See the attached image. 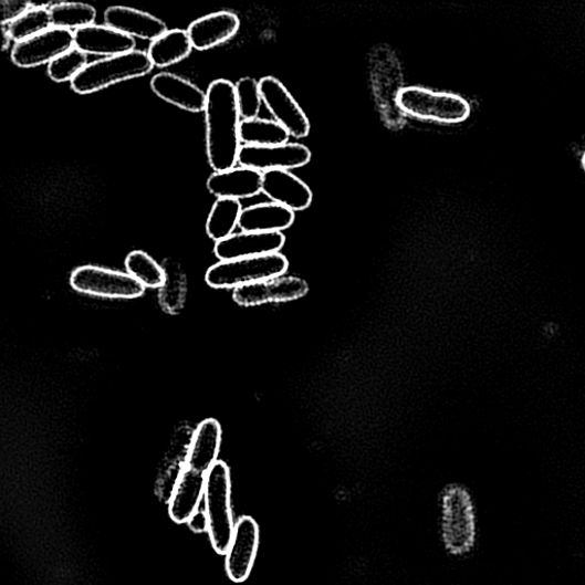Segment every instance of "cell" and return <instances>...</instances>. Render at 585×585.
<instances>
[{"label":"cell","instance_id":"6da1fadb","mask_svg":"<svg viewBox=\"0 0 585 585\" xmlns=\"http://www.w3.org/2000/svg\"><path fill=\"white\" fill-rule=\"evenodd\" d=\"M206 103V149L216 171H224L238 163L240 148V114L236 87L227 80L215 81Z\"/></svg>","mask_w":585,"mask_h":585},{"label":"cell","instance_id":"7a4b0ae2","mask_svg":"<svg viewBox=\"0 0 585 585\" xmlns=\"http://www.w3.org/2000/svg\"><path fill=\"white\" fill-rule=\"evenodd\" d=\"M439 534L451 557L462 558L472 552L477 541L476 508L464 488L451 487L441 494Z\"/></svg>","mask_w":585,"mask_h":585},{"label":"cell","instance_id":"3957f363","mask_svg":"<svg viewBox=\"0 0 585 585\" xmlns=\"http://www.w3.org/2000/svg\"><path fill=\"white\" fill-rule=\"evenodd\" d=\"M205 478L203 512L208 520V533L215 552L226 555L236 525L231 505L230 469L223 461H218Z\"/></svg>","mask_w":585,"mask_h":585},{"label":"cell","instance_id":"277c9868","mask_svg":"<svg viewBox=\"0 0 585 585\" xmlns=\"http://www.w3.org/2000/svg\"><path fill=\"white\" fill-rule=\"evenodd\" d=\"M397 105L410 117L439 124H460L471 114L470 105L462 96L419 86L401 88Z\"/></svg>","mask_w":585,"mask_h":585},{"label":"cell","instance_id":"5b68a950","mask_svg":"<svg viewBox=\"0 0 585 585\" xmlns=\"http://www.w3.org/2000/svg\"><path fill=\"white\" fill-rule=\"evenodd\" d=\"M148 53L133 51L126 54L94 61L72 82L77 94H92L115 84L140 79L154 69Z\"/></svg>","mask_w":585,"mask_h":585},{"label":"cell","instance_id":"8992f818","mask_svg":"<svg viewBox=\"0 0 585 585\" xmlns=\"http://www.w3.org/2000/svg\"><path fill=\"white\" fill-rule=\"evenodd\" d=\"M290 263L282 253L220 261L206 272L205 281L213 289H238L284 276Z\"/></svg>","mask_w":585,"mask_h":585},{"label":"cell","instance_id":"52a82bcc","mask_svg":"<svg viewBox=\"0 0 585 585\" xmlns=\"http://www.w3.org/2000/svg\"><path fill=\"white\" fill-rule=\"evenodd\" d=\"M72 288L87 295L106 299H136L146 288L130 274L95 265L80 267L72 273Z\"/></svg>","mask_w":585,"mask_h":585},{"label":"cell","instance_id":"ba28073f","mask_svg":"<svg viewBox=\"0 0 585 585\" xmlns=\"http://www.w3.org/2000/svg\"><path fill=\"white\" fill-rule=\"evenodd\" d=\"M260 546V527L251 515H243L234 525L226 553V572L233 583H244L251 575Z\"/></svg>","mask_w":585,"mask_h":585},{"label":"cell","instance_id":"9c48e42d","mask_svg":"<svg viewBox=\"0 0 585 585\" xmlns=\"http://www.w3.org/2000/svg\"><path fill=\"white\" fill-rule=\"evenodd\" d=\"M262 101L273 116L295 139H304L312 125L296 100L278 79L268 76L259 82Z\"/></svg>","mask_w":585,"mask_h":585},{"label":"cell","instance_id":"30bf717a","mask_svg":"<svg viewBox=\"0 0 585 585\" xmlns=\"http://www.w3.org/2000/svg\"><path fill=\"white\" fill-rule=\"evenodd\" d=\"M75 46V34L72 30L51 28L21 43L12 51V61L20 67H34L52 63L59 56L72 51Z\"/></svg>","mask_w":585,"mask_h":585},{"label":"cell","instance_id":"8fae6325","mask_svg":"<svg viewBox=\"0 0 585 585\" xmlns=\"http://www.w3.org/2000/svg\"><path fill=\"white\" fill-rule=\"evenodd\" d=\"M312 152L304 145L285 144L272 147L242 146L239 152L240 166L267 171L271 169H295L312 160Z\"/></svg>","mask_w":585,"mask_h":585},{"label":"cell","instance_id":"7c38bea8","mask_svg":"<svg viewBox=\"0 0 585 585\" xmlns=\"http://www.w3.org/2000/svg\"><path fill=\"white\" fill-rule=\"evenodd\" d=\"M286 243L283 232H240L218 242L215 253L220 261H231L280 253Z\"/></svg>","mask_w":585,"mask_h":585},{"label":"cell","instance_id":"4fadbf2b","mask_svg":"<svg viewBox=\"0 0 585 585\" xmlns=\"http://www.w3.org/2000/svg\"><path fill=\"white\" fill-rule=\"evenodd\" d=\"M309 285L299 278H279L251 285L238 288L233 291V300L242 306H257L267 303H285L305 296Z\"/></svg>","mask_w":585,"mask_h":585},{"label":"cell","instance_id":"5bb4252c","mask_svg":"<svg viewBox=\"0 0 585 585\" xmlns=\"http://www.w3.org/2000/svg\"><path fill=\"white\" fill-rule=\"evenodd\" d=\"M262 192L294 213L306 210L314 199L312 189L285 169L263 171Z\"/></svg>","mask_w":585,"mask_h":585},{"label":"cell","instance_id":"9a60e30c","mask_svg":"<svg viewBox=\"0 0 585 585\" xmlns=\"http://www.w3.org/2000/svg\"><path fill=\"white\" fill-rule=\"evenodd\" d=\"M205 480V474L184 467L168 502L171 521L179 525L190 522L203 499Z\"/></svg>","mask_w":585,"mask_h":585},{"label":"cell","instance_id":"2e32d148","mask_svg":"<svg viewBox=\"0 0 585 585\" xmlns=\"http://www.w3.org/2000/svg\"><path fill=\"white\" fill-rule=\"evenodd\" d=\"M75 46L85 54L117 56L134 51V39L108 27L92 24L74 32Z\"/></svg>","mask_w":585,"mask_h":585},{"label":"cell","instance_id":"e0dca14e","mask_svg":"<svg viewBox=\"0 0 585 585\" xmlns=\"http://www.w3.org/2000/svg\"><path fill=\"white\" fill-rule=\"evenodd\" d=\"M154 93L182 111L205 112L208 94L187 80L170 73H160L152 80Z\"/></svg>","mask_w":585,"mask_h":585},{"label":"cell","instance_id":"ac0fdd59","mask_svg":"<svg viewBox=\"0 0 585 585\" xmlns=\"http://www.w3.org/2000/svg\"><path fill=\"white\" fill-rule=\"evenodd\" d=\"M239 27L240 21L234 13L222 11L192 22L188 34L194 49L206 51L230 41Z\"/></svg>","mask_w":585,"mask_h":585},{"label":"cell","instance_id":"d6986e66","mask_svg":"<svg viewBox=\"0 0 585 585\" xmlns=\"http://www.w3.org/2000/svg\"><path fill=\"white\" fill-rule=\"evenodd\" d=\"M263 174L249 167H233L216 171L208 181V189L218 198L244 199L262 192Z\"/></svg>","mask_w":585,"mask_h":585},{"label":"cell","instance_id":"ffe728a7","mask_svg":"<svg viewBox=\"0 0 585 585\" xmlns=\"http://www.w3.org/2000/svg\"><path fill=\"white\" fill-rule=\"evenodd\" d=\"M222 429L215 419L203 420L192 435L186 467L206 474L219 461Z\"/></svg>","mask_w":585,"mask_h":585},{"label":"cell","instance_id":"44dd1931","mask_svg":"<svg viewBox=\"0 0 585 585\" xmlns=\"http://www.w3.org/2000/svg\"><path fill=\"white\" fill-rule=\"evenodd\" d=\"M106 24L132 39L156 41L167 32L158 18L130 8L112 7L105 13Z\"/></svg>","mask_w":585,"mask_h":585},{"label":"cell","instance_id":"7402d4cb","mask_svg":"<svg viewBox=\"0 0 585 585\" xmlns=\"http://www.w3.org/2000/svg\"><path fill=\"white\" fill-rule=\"evenodd\" d=\"M295 213L276 202L250 206L240 216L239 228L247 232H282L292 227Z\"/></svg>","mask_w":585,"mask_h":585},{"label":"cell","instance_id":"603a6c76","mask_svg":"<svg viewBox=\"0 0 585 585\" xmlns=\"http://www.w3.org/2000/svg\"><path fill=\"white\" fill-rule=\"evenodd\" d=\"M192 49L188 31L176 29L167 31L154 41L148 55L155 66L165 67L187 59Z\"/></svg>","mask_w":585,"mask_h":585},{"label":"cell","instance_id":"cb8c5ba5","mask_svg":"<svg viewBox=\"0 0 585 585\" xmlns=\"http://www.w3.org/2000/svg\"><path fill=\"white\" fill-rule=\"evenodd\" d=\"M165 282L159 289V304L168 315H179L185 309L188 283L184 270L175 263L166 262L163 265Z\"/></svg>","mask_w":585,"mask_h":585},{"label":"cell","instance_id":"d4e9b609","mask_svg":"<svg viewBox=\"0 0 585 585\" xmlns=\"http://www.w3.org/2000/svg\"><path fill=\"white\" fill-rule=\"evenodd\" d=\"M290 136V133L276 121L255 118L240 124V142L246 146H281L289 144Z\"/></svg>","mask_w":585,"mask_h":585},{"label":"cell","instance_id":"484cf974","mask_svg":"<svg viewBox=\"0 0 585 585\" xmlns=\"http://www.w3.org/2000/svg\"><path fill=\"white\" fill-rule=\"evenodd\" d=\"M242 212V203L239 200L219 198L213 205L208 222H206V232L217 243L221 242V240L233 234Z\"/></svg>","mask_w":585,"mask_h":585},{"label":"cell","instance_id":"4316f807","mask_svg":"<svg viewBox=\"0 0 585 585\" xmlns=\"http://www.w3.org/2000/svg\"><path fill=\"white\" fill-rule=\"evenodd\" d=\"M125 267L127 273L146 289H160L165 282L163 267L146 252H130L126 258Z\"/></svg>","mask_w":585,"mask_h":585},{"label":"cell","instance_id":"83f0119b","mask_svg":"<svg viewBox=\"0 0 585 585\" xmlns=\"http://www.w3.org/2000/svg\"><path fill=\"white\" fill-rule=\"evenodd\" d=\"M50 10L46 8H32L21 18L8 25L12 41L24 42L52 28Z\"/></svg>","mask_w":585,"mask_h":585},{"label":"cell","instance_id":"f1b7e54d","mask_svg":"<svg viewBox=\"0 0 585 585\" xmlns=\"http://www.w3.org/2000/svg\"><path fill=\"white\" fill-rule=\"evenodd\" d=\"M52 24L55 28L72 30L94 24L96 11L82 3H60L50 9Z\"/></svg>","mask_w":585,"mask_h":585},{"label":"cell","instance_id":"f546056e","mask_svg":"<svg viewBox=\"0 0 585 585\" xmlns=\"http://www.w3.org/2000/svg\"><path fill=\"white\" fill-rule=\"evenodd\" d=\"M87 64V55L79 49H73L50 63L48 73L55 83L73 82Z\"/></svg>","mask_w":585,"mask_h":585},{"label":"cell","instance_id":"4dcf8cb0","mask_svg":"<svg viewBox=\"0 0 585 585\" xmlns=\"http://www.w3.org/2000/svg\"><path fill=\"white\" fill-rule=\"evenodd\" d=\"M234 87L240 117L244 121L258 118L262 103L259 82L246 77L239 80Z\"/></svg>","mask_w":585,"mask_h":585},{"label":"cell","instance_id":"1f68e13d","mask_svg":"<svg viewBox=\"0 0 585 585\" xmlns=\"http://www.w3.org/2000/svg\"><path fill=\"white\" fill-rule=\"evenodd\" d=\"M31 4L27 2H13V0H3L2 2V23L3 25H9L29 10H31Z\"/></svg>","mask_w":585,"mask_h":585},{"label":"cell","instance_id":"d6a6232c","mask_svg":"<svg viewBox=\"0 0 585 585\" xmlns=\"http://www.w3.org/2000/svg\"><path fill=\"white\" fill-rule=\"evenodd\" d=\"M188 525L195 533L208 532V520H206L205 512L199 510Z\"/></svg>","mask_w":585,"mask_h":585},{"label":"cell","instance_id":"836d02e7","mask_svg":"<svg viewBox=\"0 0 585 585\" xmlns=\"http://www.w3.org/2000/svg\"><path fill=\"white\" fill-rule=\"evenodd\" d=\"M12 39L10 36V32L8 29V25H3V51H7L10 46Z\"/></svg>","mask_w":585,"mask_h":585},{"label":"cell","instance_id":"e575fe53","mask_svg":"<svg viewBox=\"0 0 585 585\" xmlns=\"http://www.w3.org/2000/svg\"><path fill=\"white\" fill-rule=\"evenodd\" d=\"M582 166H583V168L585 170V153L582 156Z\"/></svg>","mask_w":585,"mask_h":585}]
</instances>
